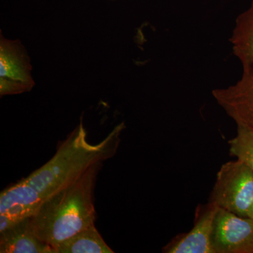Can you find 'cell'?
<instances>
[{"label": "cell", "instance_id": "7a4b0ae2", "mask_svg": "<svg viewBox=\"0 0 253 253\" xmlns=\"http://www.w3.org/2000/svg\"><path fill=\"white\" fill-rule=\"evenodd\" d=\"M102 163L89 168L80 179L50 196L30 218L32 229L42 241L56 247L60 243L94 225V190Z\"/></svg>", "mask_w": 253, "mask_h": 253}, {"label": "cell", "instance_id": "8992f818", "mask_svg": "<svg viewBox=\"0 0 253 253\" xmlns=\"http://www.w3.org/2000/svg\"><path fill=\"white\" fill-rule=\"evenodd\" d=\"M213 97L238 126L253 130V70H244L234 85L212 91Z\"/></svg>", "mask_w": 253, "mask_h": 253}, {"label": "cell", "instance_id": "30bf717a", "mask_svg": "<svg viewBox=\"0 0 253 253\" xmlns=\"http://www.w3.org/2000/svg\"><path fill=\"white\" fill-rule=\"evenodd\" d=\"M56 253H113L96 226L80 231L54 247Z\"/></svg>", "mask_w": 253, "mask_h": 253}, {"label": "cell", "instance_id": "52a82bcc", "mask_svg": "<svg viewBox=\"0 0 253 253\" xmlns=\"http://www.w3.org/2000/svg\"><path fill=\"white\" fill-rule=\"evenodd\" d=\"M218 208L212 203L196 212L194 225L189 232L171 241L163 252L167 253H215L212 244L213 224Z\"/></svg>", "mask_w": 253, "mask_h": 253}, {"label": "cell", "instance_id": "8fae6325", "mask_svg": "<svg viewBox=\"0 0 253 253\" xmlns=\"http://www.w3.org/2000/svg\"><path fill=\"white\" fill-rule=\"evenodd\" d=\"M44 199L41 195L23 180L1 191L0 214L15 206L39 208Z\"/></svg>", "mask_w": 253, "mask_h": 253}, {"label": "cell", "instance_id": "3957f363", "mask_svg": "<svg viewBox=\"0 0 253 253\" xmlns=\"http://www.w3.org/2000/svg\"><path fill=\"white\" fill-rule=\"evenodd\" d=\"M210 203L249 217L253 202V172L236 159L223 164L217 174Z\"/></svg>", "mask_w": 253, "mask_h": 253}, {"label": "cell", "instance_id": "5b68a950", "mask_svg": "<svg viewBox=\"0 0 253 253\" xmlns=\"http://www.w3.org/2000/svg\"><path fill=\"white\" fill-rule=\"evenodd\" d=\"M212 244L215 253H253V219L218 208Z\"/></svg>", "mask_w": 253, "mask_h": 253}, {"label": "cell", "instance_id": "ba28073f", "mask_svg": "<svg viewBox=\"0 0 253 253\" xmlns=\"http://www.w3.org/2000/svg\"><path fill=\"white\" fill-rule=\"evenodd\" d=\"M30 218L0 232V253H56L52 246L36 235L32 229Z\"/></svg>", "mask_w": 253, "mask_h": 253}, {"label": "cell", "instance_id": "6da1fadb", "mask_svg": "<svg viewBox=\"0 0 253 253\" xmlns=\"http://www.w3.org/2000/svg\"><path fill=\"white\" fill-rule=\"evenodd\" d=\"M124 123L116 126L99 143L91 144L81 121L63 141L52 158L23 181L36 190L44 200L78 180L96 165L113 157L121 143Z\"/></svg>", "mask_w": 253, "mask_h": 253}, {"label": "cell", "instance_id": "9c48e42d", "mask_svg": "<svg viewBox=\"0 0 253 253\" xmlns=\"http://www.w3.org/2000/svg\"><path fill=\"white\" fill-rule=\"evenodd\" d=\"M231 42L244 70H253V1L251 7L236 19Z\"/></svg>", "mask_w": 253, "mask_h": 253}, {"label": "cell", "instance_id": "277c9868", "mask_svg": "<svg viewBox=\"0 0 253 253\" xmlns=\"http://www.w3.org/2000/svg\"><path fill=\"white\" fill-rule=\"evenodd\" d=\"M32 66L26 49L19 41L1 36L0 42V94H18L30 91L35 85Z\"/></svg>", "mask_w": 253, "mask_h": 253}, {"label": "cell", "instance_id": "7c38bea8", "mask_svg": "<svg viewBox=\"0 0 253 253\" xmlns=\"http://www.w3.org/2000/svg\"><path fill=\"white\" fill-rule=\"evenodd\" d=\"M228 144L231 156L244 163L253 172V130L238 126L237 134Z\"/></svg>", "mask_w": 253, "mask_h": 253}, {"label": "cell", "instance_id": "4fadbf2b", "mask_svg": "<svg viewBox=\"0 0 253 253\" xmlns=\"http://www.w3.org/2000/svg\"><path fill=\"white\" fill-rule=\"evenodd\" d=\"M249 217L251 218V219H253V202L252 206H251V211H250Z\"/></svg>", "mask_w": 253, "mask_h": 253}]
</instances>
